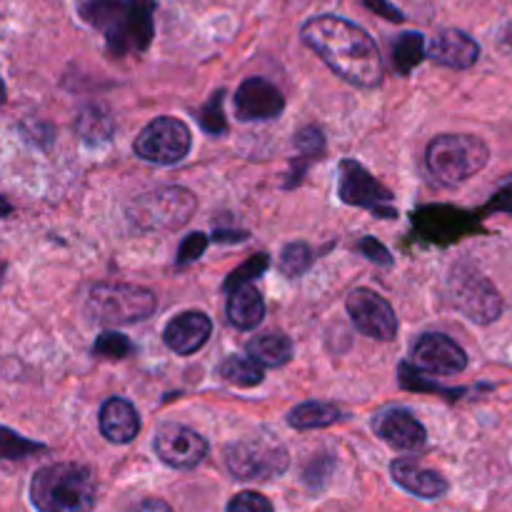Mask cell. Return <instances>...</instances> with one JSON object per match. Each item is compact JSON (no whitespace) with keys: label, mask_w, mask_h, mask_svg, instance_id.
Here are the masks:
<instances>
[{"label":"cell","mask_w":512,"mask_h":512,"mask_svg":"<svg viewBox=\"0 0 512 512\" xmlns=\"http://www.w3.org/2000/svg\"><path fill=\"white\" fill-rule=\"evenodd\" d=\"M300 35L303 43L345 83L363 90H373L383 83L385 68L380 50L360 25L338 15H318L303 25Z\"/></svg>","instance_id":"6da1fadb"},{"label":"cell","mask_w":512,"mask_h":512,"mask_svg":"<svg viewBox=\"0 0 512 512\" xmlns=\"http://www.w3.org/2000/svg\"><path fill=\"white\" fill-rule=\"evenodd\" d=\"M30 500L43 512L93 510L98 500V483L93 470L75 463H58L40 468L30 480Z\"/></svg>","instance_id":"7a4b0ae2"},{"label":"cell","mask_w":512,"mask_h":512,"mask_svg":"<svg viewBox=\"0 0 512 512\" xmlns=\"http://www.w3.org/2000/svg\"><path fill=\"white\" fill-rule=\"evenodd\" d=\"M428 170L445 188H458L488 165L490 150L475 135L445 133L428 145Z\"/></svg>","instance_id":"3957f363"},{"label":"cell","mask_w":512,"mask_h":512,"mask_svg":"<svg viewBox=\"0 0 512 512\" xmlns=\"http://www.w3.org/2000/svg\"><path fill=\"white\" fill-rule=\"evenodd\" d=\"M195 195L180 185L150 190L128 205V220L135 230L143 233H160V230H178L193 218Z\"/></svg>","instance_id":"277c9868"},{"label":"cell","mask_w":512,"mask_h":512,"mask_svg":"<svg viewBox=\"0 0 512 512\" xmlns=\"http://www.w3.org/2000/svg\"><path fill=\"white\" fill-rule=\"evenodd\" d=\"M90 318L103 325H130L153 315L158 298L153 290L125 283H98L88 293Z\"/></svg>","instance_id":"5b68a950"},{"label":"cell","mask_w":512,"mask_h":512,"mask_svg":"<svg viewBox=\"0 0 512 512\" xmlns=\"http://www.w3.org/2000/svg\"><path fill=\"white\" fill-rule=\"evenodd\" d=\"M448 295L450 303L475 325H490L503 315L498 288L470 265H455L448 280Z\"/></svg>","instance_id":"8992f818"},{"label":"cell","mask_w":512,"mask_h":512,"mask_svg":"<svg viewBox=\"0 0 512 512\" xmlns=\"http://www.w3.org/2000/svg\"><path fill=\"white\" fill-rule=\"evenodd\" d=\"M225 465L230 475L243 483H268L288 470V450L268 440H238L225 448Z\"/></svg>","instance_id":"52a82bcc"},{"label":"cell","mask_w":512,"mask_h":512,"mask_svg":"<svg viewBox=\"0 0 512 512\" xmlns=\"http://www.w3.org/2000/svg\"><path fill=\"white\" fill-rule=\"evenodd\" d=\"M190 130L183 120L170 118H155L140 130V135L135 138V155L148 163L155 165H175L190 153Z\"/></svg>","instance_id":"ba28073f"},{"label":"cell","mask_w":512,"mask_h":512,"mask_svg":"<svg viewBox=\"0 0 512 512\" xmlns=\"http://www.w3.org/2000/svg\"><path fill=\"white\" fill-rule=\"evenodd\" d=\"M338 195L345 205L370 210L378 218H395L398 208L393 203V193L383 183L373 178L358 160H343L338 175Z\"/></svg>","instance_id":"9c48e42d"},{"label":"cell","mask_w":512,"mask_h":512,"mask_svg":"<svg viewBox=\"0 0 512 512\" xmlns=\"http://www.w3.org/2000/svg\"><path fill=\"white\" fill-rule=\"evenodd\" d=\"M350 320L363 335L390 343L398 335V315L393 305L370 288H355L345 300Z\"/></svg>","instance_id":"30bf717a"},{"label":"cell","mask_w":512,"mask_h":512,"mask_svg":"<svg viewBox=\"0 0 512 512\" xmlns=\"http://www.w3.org/2000/svg\"><path fill=\"white\" fill-rule=\"evenodd\" d=\"M413 228L425 243L448 245L473 233L478 228V220L475 215L453 208V205H425L413 213Z\"/></svg>","instance_id":"8fae6325"},{"label":"cell","mask_w":512,"mask_h":512,"mask_svg":"<svg viewBox=\"0 0 512 512\" xmlns=\"http://www.w3.org/2000/svg\"><path fill=\"white\" fill-rule=\"evenodd\" d=\"M153 448L168 468L190 470L203 463V458L208 455V440L188 425L165 423L155 433Z\"/></svg>","instance_id":"7c38bea8"},{"label":"cell","mask_w":512,"mask_h":512,"mask_svg":"<svg viewBox=\"0 0 512 512\" xmlns=\"http://www.w3.org/2000/svg\"><path fill=\"white\" fill-rule=\"evenodd\" d=\"M413 365L430 378H445L468 368V353L448 335L423 333L413 345Z\"/></svg>","instance_id":"4fadbf2b"},{"label":"cell","mask_w":512,"mask_h":512,"mask_svg":"<svg viewBox=\"0 0 512 512\" xmlns=\"http://www.w3.org/2000/svg\"><path fill=\"white\" fill-rule=\"evenodd\" d=\"M373 430L383 443L403 453H415L428 440L423 423L405 408H388L375 415Z\"/></svg>","instance_id":"5bb4252c"},{"label":"cell","mask_w":512,"mask_h":512,"mask_svg":"<svg viewBox=\"0 0 512 512\" xmlns=\"http://www.w3.org/2000/svg\"><path fill=\"white\" fill-rule=\"evenodd\" d=\"M285 98L270 80L248 78L235 90V115L238 120H273L283 113Z\"/></svg>","instance_id":"9a60e30c"},{"label":"cell","mask_w":512,"mask_h":512,"mask_svg":"<svg viewBox=\"0 0 512 512\" xmlns=\"http://www.w3.org/2000/svg\"><path fill=\"white\" fill-rule=\"evenodd\" d=\"M425 55H428V58H433L435 63L445 65V68L468 70L478 63L480 45H478V40L470 38L465 30L448 28L430 40V45L425 48Z\"/></svg>","instance_id":"2e32d148"},{"label":"cell","mask_w":512,"mask_h":512,"mask_svg":"<svg viewBox=\"0 0 512 512\" xmlns=\"http://www.w3.org/2000/svg\"><path fill=\"white\" fill-rule=\"evenodd\" d=\"M213 333V323L200 310H185L165 325L163 340L175 355H193L203 348Z\"/></svg>","instance_id":"e0dca14e"},{"label":"cell","mask_w":512,"mask_h":512,"mask_svg":"<svg viewBox=\"0 0 512 512\" xmlns=\"http://www.w3.org/2000/svg\"><path fill=\"white\" fill-rule=\"evenodd\" d=\"M80 10H83L85 20H90L95 28L103 30L113 55H123L128 50V38H125L128 0H88Z\"/></svg>","instance_id":"ac0fdd59"},{"label":"cell","mask_w":512,"mask_h":512,"mask_svg":"<svg viewBox=\"0 0 512 512\" xmlns=\"http://www.w3.org/2000/svg\"><path fill=\"white\" fill-rule=\"evenodd\" d=\"M100 433L115 445L133 443L140 433V415L125 398L105 400L100 408Z\"/></svg>","instance_id":"d6986e66"},{"label":"cell","mask_w":512,"mask_h":512,"mask_svg":"<svg viewBox=\"0 0 512 512\" xmlns=\"http://www.w3.org/2000/svg\"><path fill=\"white\" fill-rule=\"evenodd\" d=\"M390 475H393V480L400 488L425 500L443 498L450 488L448 480H445L443 475L435 473V470L420 468L413 460H395V463L390 465Z\"/></svg>","instance_id":"ffe728a7"},{"label":"cell","mask_w":512,"mask_h":512,"mask_svg":"<svg viewBox=\"0 0 512 512\" xmlns=\"http://www.w3.org/2000/svg\"><path fill=\"white\" fill-rule=\"evenodd\" d=\"M228 318L235 328L240 330H255L265 318V300L253 285H240V288L230 290L228 300Z\"/></svg>","instance_id":"44dd1931"},{"label":"cell","mask_w":512,"mask_h":512,"mask_svg":"<svg viewBox=\"0 0 512 512\" xmlns=\"http://www.w3.org/2000/svg\"><path fill=\"white\" fill-rule=\"evenodd\" d=\"M155 0H128V15H125V38L128 48L148 50L155 35L153 25Z\"/></svg>","instance_id":"7402d4cb"},{"label":"cell","mask_w":512,"mask_h":512,"mask_svg":"<svg viewBox=\"0 0 512 512\" xmlns=\"http://www.w3.org/2000/svg\"><path fill=\"white\" fill-rule=\"evenodd\" d=\"M245 350L263 368H280V365L290 363V358H293V340L283 333L255 335L253 340H248Z\"/></svg>","instance_id":"603a6c76"},{"label":"cell","mask_w":512,"mask_h":512,"mask_svg":"<svg viewBox=\"0 0 512 512\" xmlns=\"http://www.w3.org/2000/svg\"><path fill=\"white\" fill-rule=\"evenodd\" d=\"M343 420L340 408L330 403H318V400H310V403L295 405L288 413L290 428L295 430H315V428H328V425Z\"/></svg>","instance_id":"cb8c5ba5"},{"label":"cell","mask_w":512,"mask_h":512,"mask_svg":"<svg viewBox=\"0 0 512 512\" xmlns=\"http://www.w3.org/2000/svg\"><path fill=\"white\" fill-rule=\"evenodd\" d=\"M295 150L300 153V160H295L293 168H290V178L285 183V188H293V185H300L305 170H308V163L313 158H320L325 150V138L320 133V128H303L298 135H295Z\"/></svg>","instance_id":"d4e9b609"},{"label":"cell","mask_w":512,"mask_h":512,"mask_svg":"<svg viewBox=\"0 0 512 512\" xmlns=\"http://www.w3.org/2000/svg\"><path fill=\"white\" fill-rule=\"evenodd\" d=\"M220 375L230 385H238V388H255L265 380V368L250 355H245V358L243 355H230L220 363Z\"/></svg>","instance_id":"484cf974"},{"label":"cell","mask_w":512,"mask_h":512,"mask_svg":"<svg viewBox=\"0 0 512 512\" xmlns=\"http://www.w3.org/2000/svg\"><path fill=\"white\" fill-rule=\"evenodd\" d=\"M113 128L115 123L113 118H110V113L105 108H98V105H95V108H85L83 113L75 118V133L90 145H100L105 143V140H110Z\"/></svg>","instance_id":"4316f807"},{"label":"cell","mask_w":512,"mask_h":512,"mask_svg":"<svg viewBox=\"0 0 512 512\" xmlns=\"http://www.w3.org/2000/svg\"><path fill=\"white\" fill-rule=\"evenodd\" d=\"M425 60V38L418 30H408L393 43V65L400 75H408Z\"/></svg>","instance_id":"83f0119b"},{"label":"cell","mask_w":512,"mask_h":512,"mask_svg":"<svg viewBox=\"0 0 512 512\" xmlns=\"http://www.w3.org/2000/svg\"><path fill=\"white\" fill-rule=\"evenodd\" d=\"M40 450H45V445L33 443V440L23 438V435L15 433V430L0 425V460L30 458V455L40 453Z\"/></svg>","instance_id":"f1b7e54d"},{"label":"cell","mask_w":512,"mask_h":512,"mask_svg":"<svg viewBox=\"0 0 512 512\" xmlns=\"http://www.w3.org/2000/svg\"><path fill=\"white\" fill-rule=\"evenodd\" d=\"M313 265V250L305 243H288L280 253V270H283L288 278H300V275L308 273V268Z\"/></svg>","instance_id":"f546056e"},{"label":"cell","mask_w":512,"mask_h":512,"mask_svg":"<svg viewBox=\"0 0 512 512\" xmlns=\"http://www.w3.org/2000/svg\"><path fill=\"white\" fill-rule=\"evenodd\" d=\"M223 100H225V90H215L213 98L198 110L200 128H203L208 135H225V130H228V120H225V113H223Z\"/></svg>","instance_id":"4dcf8cb0"},{"label":"cell","mask_w":512,"mask_h":512,"mask_svg":"<svg viewBox=\"0 0 512 512\" xmlns=\"http://www.w3.org/2000/svg\"><path fill=\"white\" fill-rule=\"evenodd\" d=\"M400 383L403 388L415 390V393H438V395H460L463 390H448L443 385H438L435 380H430V375H425L423 370L410 368L408 363L400 365Z\"/></svg>","instance_id":"1f68e13d"},{"label":"cell","mask_w":512,"mask_h":512,"mask_svg":"<svg viewBox=\"0 0 512 512\" xmlns=\"http://www.w3.org/2000/svg\"><path fill=\"white\" fill-rule=\"evenodd\" d=\"M268 265H270V258L268 255H255V258H250V260H245L243 265H240L238 270H233V273H230V278L225 280V290H235V288H240V285H248V283H253L255 278H260V275L265 273V270H268Z\"/></svg>","instance_id":"d6a6232c"},{"label":"cell","mask_w":512,"mask_h":512,"mask_svg":"<svg viewBox=\"0 0 512 512\" xmlns=\"http://www.w3.org/2000/svg\"><path fill=\"white\" fill-rule=\"evenodd\" d=\"M93 353L100 355V358L123 360L133 353V343H130L123 333H113V330H108V333H103L93 343Z\"/></svg>","instance_id":"836d02e7"},{"label":"cell","mask_w":512,"mask_h":512,"mask_svg":"<svg viewBox=\"0 0 512 512\" xmlns=\"http://www.w3.org/2000/svg\"><path fill=\"white\" fill-rule=\"evenodd\" d=\"M228 510L230 512H268L273 510V503H270L268 498H263L260 493H250V490H245V493H240L238 498L230 500Z\"/></svg>","instance_id":"e575fe53"},{"label":"cell","mask_w":512,"mask_h":512,"mask_svg":"<svg viewBox=\"0 0 512 512\" xmlns=\"http://www.w3.org/2000/svg\"><path fill=\"white\" fill-rule=\"evenodd\" d=\"M205 245H208V238H205L203 233H190L188 238L180 243V250H178V265H180V268L195 263V260H198L200 255L205 253Z\"/></svg>","instance_id":"d590c367"},{"label":"cell","mask_w":512,"mask_h":512,"mask_svg":"<svg viewBox=\"0 0 512 512\" xmlns=\"http://www.w3.org/2000/svg\"><path fill=\"white\" fill-rule=\"evenodd\" d=\"M358 253H363L365 258L373 260V263H378V265H383V268H390V265H393V255H390V250L375 238H360Z\"/></svg>","instance_id":"8d00e7d4"},{"label":"cell","mask_w":512,"mask_h":512,"mask_svg":"<svg viewBox=\"0 0 512 512\" xmlns=\"http://www.w3.org/2000/svg\"><path fill=\"white\" fill-rule=\"evenodd\" d=\"M330 470H333V460L330 458H320L315 460L313 465L308 468V473H305V483H308V488L313 490H320L325 485V480H328Z\"/></svg>","instance_id":"74e56055"},{"label":"cell","mask_w":512,"mask_h":512,"mask_svg":"<svg viewBox=\"0 0 512 512\" xmlns=\"http://www.w3.org/2000/svg\"><path fill=\"white\" fill-rule=\"evenodd\" d=\"M363 3L368 5L373 13L383 15V18H388V20H395V23H403V20H405L403 10H398L395 5H390L388 0H363Z\"/></svg>","instance_id":"f35d334b"},{"label":"cell","mask_w":512,"mask_h":512,"mask_svg":"<svg viewBox=\"0 0 512 512\" xmlns=\"http://www.w3.org/2000/svg\"><path fill=\"white\" fill-rule=\"evenodd\" d=\"M488 210H498V213H512V183L500 188L488 203Z\"/></svg>","instance_id":"ab89813d"},{"label":"cell","mask_w":512,"mask_h":512,"mask_svg":"<svg viewBox=\"0 0 512 512\" xmlns=\"http://www.w3.org/2000/svg\"><path fill=\"white\" fill-rule=\"evenodd\" d=\"M213 240H218V243H238V240H248V233L245 230H215Z\"/></svg>","instance_id":"60d3db41"},{"label":"cell","mask_w":512,"mask_h":512,"mask_svg":"<svg viewBox=\"0 0 512 512\" xmlns=\"http://www.w3.org/2000/svg\"><path fill=\"white\" fill-rule=\"evenodd\" d=\"M140 508L143 510H168V505L160 503V500H148V503H143Z\"/></svg>","instance_id":"b9f144b4"},{"label":"cell","mask_w":512,"mask_h":512,"mask_svg":"<svg viewBox=\"0 0 512 512\" xmlns=\"http://www.w3.org/2000/svg\"><path fill=\"white\" fill-rule=\"evenodd\" d=\"M3 103H5V83L0 80V105H3Z\"/></svg>","instance_id":"7bdbcfd3"},{"label":"cell","mask_w":512,"mask_h":512,"mask_svg":"<svg viewBox=\"0 0 512 512\" xmlns=\"http://www.w3.org/2000/svg\"><path fill=\"white\" fill-rule=\"evenodd\" d=\"M508 38L512 40V25H510V30H508Z\"/></svg>","instance_id":"ee69618b"}]
</instances>
